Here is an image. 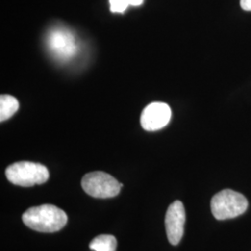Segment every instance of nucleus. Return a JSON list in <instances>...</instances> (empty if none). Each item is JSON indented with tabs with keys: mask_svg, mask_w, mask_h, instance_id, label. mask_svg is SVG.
Here are the masks:
<instances>
[{
	"mask_svg": "<svg viewBox=\"0 0 251 251\" xmlns=\"http://www.w3.org/2000/svg\"><path fill=\"white\" fill-rule=\"evenodd\" d=\"M184 206L180 201H175L169 206L165 219L166 232L168 235V239L171 245L176 246L181 240L184 232Z\"/></svg>",
	"mask_w": 251,
	"mask_h": 251,
	"instance_id": "7",
	"label": "nucleus"
},
{
	"mask_svg": "<svg viewBox=\"0 0 251 251\" xmlns=\"http://www.w3.org/2000/svg\"><path fill=\"white\" fill-rule=\"evenodd\" d=\"M249 206L243 195L230 189H225L211 199V211L217 220L224 221L242 215Z\"/></svg>",
	"mask_w": 251,
	"mask_h": 251,
	"instance_id": "3",
	"label": "nucleus"
},
{
	"mask_svg": "<svg viewBox=\"0 0 251 251\" xmlns=\"http://www.w3.org/2000/svg\"><path fill=\"white\" fill-rule=\"evenodd\" d=\"M117 242L111 234H100L96 236L90 244V249L94 251H116Z\"/></svg>",
	"mask_w": 251,
	"mask_h": 251,
	"instance_id": "9",
	"label": "nucleus"
},
{
	"mask_svg": "<svg viewBox=\"0 0 251 251\" xmlns=\"http://www.w3.org/2000/svg\"><path fill=\"white\" fill-rule=\"evenodd\" d=\"M81 185L89 196L95 198H115L122 188V184L117 179L102 171L86 174L82 179Z\"/></svg>",
	"mask_w": 251,
	"mask_h": 251,
	"instance_id": "4",
	"label": "nucleus"
},
{
	"mask_svg": "<svg viewBox=\"0 0 251 251\" xmlns=\"http://www.w3.org/2000/svg\"><path fill=\"white\" fill-rule=\"evenodd\" d=\"M19 109L18 100L11 95L0 97V121L4 122L12 117Z\"/></svg>",
	"mask_w": 251,
	"mask_h": 251,
	"instance_id": "8",
	"label": "nucleus"
},
{
	"mask_svg": "<svg viewBox=\"0 0 251 251\" xmlns=\"http://www.w3.org/2000/svg\"><path fill=\"white\" fill-rule=\"evenodd\" d=\"M144 0H109L110 10L113 13H124L128 6L138 7L144 3Z\"/></svg>",
	"mask_w": 251,
	"mask_h": 251,
	"instance_id": "10",
	"label": "nucleus"
},
{
	"mask_svg": "<svg viewBox=\"0 0 251 251\" xmlns=\"http://www.w3.org/2000/svg\"><path fill=\"white\" fill-rule=\"evenodd\" d=\"M48 48L54 57L62 62L69 61L77 52V44L71 32L54 28L48 35Z\"/></svg>",
	"mask_w": 251,
	"mask_h": 251,
	"instance_id": "5",
	"label": "nucleus"
},
{
	"mask_svg": "<svg viewBox=\"0 0 251 251\" xmlns=\"http://www.w3.org/2000/svg\"><path fill=\"white\" fill-rule=\"evenodd\" d=\"M24 224L30 229L41 233H54L67 224L66 213L53 205L33 206L23 215Z\"/></svg>",
	"mask_w": 251,
	"mask_h": 251,
	"instance_id": "1",
	"label": "nucleus"
},
{
	"mask_svg": "<svg viewBox=\"0 0 251 251\" xmlns=\"http://www.w3.org/2000/svg\"><path fill=\"white\" fill-rule=\"evenodd\" d=\"M240 6L246 11H251V0H240Z\"/></svg>",
	"mask_w": 251,
	"mask_h": 251,
	"instance_id": "11",
	"label": "nucleus"
},
{
	"mask_svg": "<svg viewBox=\"0 0 251 251\" xmlns=\"http://www.w3.org/2000/svg\"><path fill=\"white\" fill-rule=\"evenodd\" d=\"M6 177L15 185L30 187L43 184L50 178V173L44 165L34 162H16L6 170Z\"/></svg>",
	"mask_w": 251,
	"mask_h": 251,
	"instance_id": "2",
	"label": "nucleus"
},
{
	"mask_svg": "<svg viewBox=\"0 0 251 251\" xmlns=\"http://www.w3.org/2000/svg\"><path fill=\"white\" fill-rule=\"evenodd\" d=\"M171 107L165 102H152L144 108L141 116V125L147 131L161 129L169 124Z\"/></svg>",
	"mask_w": 251,
	"mask_h": 251,
	"instance_id": "6",
	"label": "nucleus"
}]
</instances>
